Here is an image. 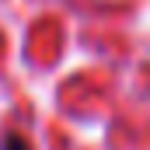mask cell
I'll list each match as a JSON object with an SVG mask.
<instances>
[{"label":"cell","mask_w":150,"mask_h":150,"mask_svg":"<svg viewBox=\"0 0 150 150\" xmlns=\"http://www.w3.org/2000/svg\"><path fill=\"white\" fill-rule=\"evenodd\" d=\"M7 147H11V150H25V143H21V140H14V136H11V143H7Z\"/></svg>","instance_id":"obj_1"}]
</instances>
